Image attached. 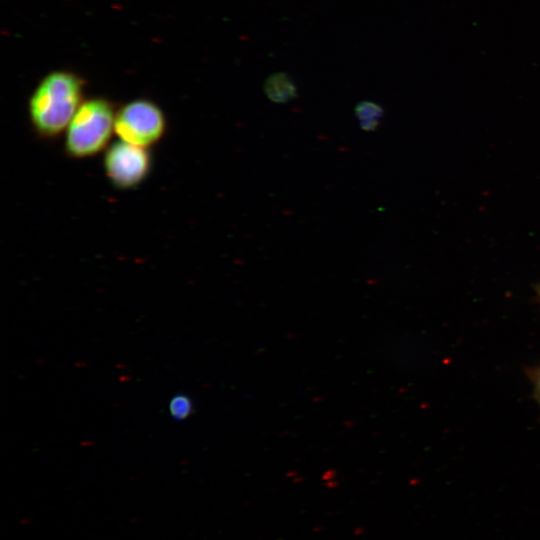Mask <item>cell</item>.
Here are the masks:
<instances>
[{"label":"cell","mask_w":540,"mask_h":540,"mask_svg":"<svg viewBox=\"0 0 540 540\" xmlns=\"http://www.w3.org/2000/svg\"><path fill=\"white\" fill-rule=\"evenodd\" d=\"M82 103V80L70 72H52L42 79L31 95V124L41 137L58 136L67 129Z\"/></svg>","instance_id":"obj_1"},{"label":"cell","mask_w":540,"mask_h":540,"mask_svg":"<svg viewBox=\"0 0 540 540\" xmlns=\"http://www.w3.org/2000/svg\"><path fill=\"white\" fill-rule=\"evenodd\" d=\"M115 116L112 104L105 99L83 101L65 130L67 154L86 158L105 149L115 131Z\"/></svg>","instance_id":"obj_2"},{"label":"cell","mask_w":540,"mask_h":540,"mask_svg":"<svg viewBox=\"0 0 540 540\" xmlns=\"http://www.w3.org/2000/svg\"><path fill=\"white\" fill-rule=\"evenodd\" d=\"M115 133L120 140L148 148L165 133L166 119L158 105L137 99L123 105L115 116Z\"/></svg>","instance_id":"obj_3"},{"label":"cell","mask_w":540,"mask_h":540,"mask_svg":"<svg viewBox=\"0 0 540 540\" xmlns=\"http://www.w3.org/2000/svg\"><path fill=\"white\" fill-rule=\"evenodd\" d=\"M150 168L151 157L147 148L120 140L106 150L105 173L117 188L136 187L147 177Z\"/></svg>","instance_id":"obj_4"},{"label":"cell","mask_w":540,"mask_h":540,"mask_svg":"<svg viewBox=\"0 0 540 540\" xmlns=\"http://www.w3.org/2000/svg\"><path fill=\"white\" fill-rule=\"evenodd\" d=\"M264 93L274 103H286L298 95L297 86L285 72L271 74L264 82Z\"/></svg>","instance_id":"obj_5"},{"label":"cell","mask_w":540,"mask_h":540,"mask_svg":"<svg viewBox=\"0 0 540 540\" xmlns=\"http://www.w3.org/2000/svg\"><path fill=\"white\" fill-rule=\"evenodd\" d=\"M355 114L362 130L374 131L379 126L384 110L375 102L361 101L355 107Z\"/></svg>","instance_id":"obj_6"},{"label":"cell","mask_w":540,"mask_h":540,"mask_svg":"<svg viewBox=\"0 0 540 540\" xmlns=\"http://www.w3.org/2000/svg\"><path fill=\"white\" fill-rule=\"evenodd\" d=\"M169 414L177 420H184L192 414L193 402L185 394H176L169 402Z\"/></svg>","instance_id":"obj_7"},{"label":"cell","mask_w":540,"mask_h":540,"mask_svg":"<svg viewBox=\"0 0 540 540\" xmlns=\"http://www.w3.org/2000/svg\"><path fill=\"white\" fill-rule=\"evenodd\" d=\"M527 376L532 386V393L535 401L540 407V364L527 370Z\"/></svg>","instance_id":"obj_8"},{"label":"cell","mask_w":540,"mask_h":540,"mask_svg":"<svg viewBox=\"0 0 540 540\" xmlns=\"http://www.w3.org/2000/svg\"><path fill=\"white\" fill-rule=\"evenodd\" d=\"M536 294H537V297H538V299H539V301H540V285H538V286L536 287Z\"/></svg>","instance_id":"obj_9"}]
</instances>
